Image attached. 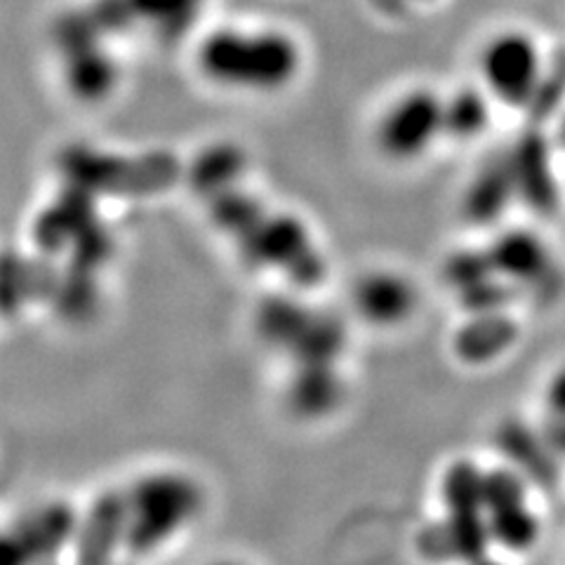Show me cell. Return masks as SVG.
<instances>
[{
  "instance_id": "obj_12",
  "label": "cell",
  "mask_w": 565,
  "mask_h": 565,
  "mask_svg": "<svg viewBox=\"0 0 565 565\" xmlns=\"http://www.w3.org/2000/svg\"><path fill=\"white\" fill-rule=\"evenodd\" d=\"M500 444L511 459V467H516L523 476H527V481H546L550 476H554V465H552V455L556 448L552 446V440L544 438L540 440L533 431H525L521 427H509L502 429L500 434Z\"/></svg>"
},
{
  "instance_id": "obj_15",
  "label": "cell",
  "mask_w": 565,
  "mask_h": 565,
  "mask_svg": "<svg viewBox=\"0 0 565 565\" xmlns=\"http://www.w3.org/2000/svg\"><path fill=\"white\" fill-rule=\"evenodd\" d=\"M494 274L498 271L492 267L488 247L486 250H459L446 262V280L457 295Z\"/></svg>"
},
{
  "instance_id": "obj_16",
  "label": "cell",
  "mask_w": 565,
  "mask_h": 565,
  "mask_svg": "<svg viewBox=\"0 0 565 565\" xmlns=\"http://www.w3.org/2000/svg\"><path fill=\"white\" fill-rule=\"evenodd\" d=\"M544 413H546V427H556L565 422V365H561L556 373L546 380L544 386Z\"/></svg>"
},
{
  "instance_id": "obj_10",
  "label": "cell",
  "mask_w": 565,
  "mask_h": 565,
  "mask_svg": "<svg viewBox=\"0 0 565 565\" xmlns=\"http://www.w3.org/2000/svg\"><path fill=\"white\" fill-rule=\"evenodd\" d=\"M193 502L191 490L174 481H149L139 492V521L132 527L139 544H153L180 525Z\"/></svg>"
},
{
  "instance_id": "obj_19",
  "label": "cell",
  "mask_w": 565,
  "mask_h": 565,
  "mask_svg": "<svg viewBox=\"0 0 565 565\" xmlns=\"http://www.w3.org/2000/svg\"><path fill=\"white\" fill-rule=\"evenodd\" d=\"M413 3H434V0H413Z\"/></svg>"
},
{
  "instance_id": "obj_11",
  "label": "cell",
  "mask_w": 565,
  "mask_h": 565,
  "mask_svg": "<svg viewBox=\"0 0 565 565\" xmlns=\"http://www.w3.org/2000/svg\"><path fill=\"white\" fill-rule=\"evenodd\" d=\"M356 307L373 326H398L415 313L417 290L398 274H373L359 282Z\"/></svg>"
},
{
  "instance_id": "obj_3",
  "label": "cell",
  "mask_w": 565,
  "mask_h": 565,
  "mask_svg": "<svg viewBox=\"0 0 565 565\" xmlns=\"http://www.w3.org/2000/svg\"><path fill=\"white\" fill-rule=\"evenodd\" d=\"M483 473L469 459H455L440 481V498H444L446 519L438 527L429 530L431 554L444 550L446 556L467 561H479L486 556L490 542Z\"/></svg>"
},
{
  "instance_id": "obj_2",
  "label": "cell",
  "mask_w": 565,
  "mask_h": 565,
  "mask_svg": "<svg viewBox=\"0 0 565 565\" xmlns=\"http://www.w3.org/2000/svg\"><path fill=\"white\" fill-rule=\"evenodd\" d=\"M215 217L224 228H232L243 238V247L253 257L286 267L292 276L302 280H316L323 271V262L318 259L311 247V238L290 217H267L262 215L257 203L238 193H226L215 201Z\"/></svg>"
},
{
  "instance_id": "obj_14",
  "label": "cell",
  "mask_w": 565,
  "mask_h": 565,
  "mask_svg": "<svg viewBox=\"0 0 565 565\" xmlns=\"http://www.w3.org/2000/svg\"><path fill=\"white\" fill-rule=\"evenodd\" d=\"M490 542L504 552H527L540 537V521L530 502L488 511Z\"/></svg>"
},
{
  "instance_id": "obj_13",
  "label": "cell",
  "mask_w": 565,
  "mask_h": 565,
  "mask_svg": "<svg viewBox=\"0 0 565 565\" xmlns=\"http://www.w3.org/2000/svg\"><path fill=\"white\" fill-rule=\"evenodd\" d=\"M492 97L481 87H465L446 99V135L457 141L479 139L490 126Z\"/></svg>"
},
{
  "instance_id": "obj_5",
  "label": "cell",
  "mask_w": 565,
  "mask_h": 565,
  "mask_svg": "<svg viewBox=\"0 0 565 565\" xmlns=\"http://www.w3.org/2000/svg\"><path fill=\"white\" fill-rule=\"evenodd\" d=\"M446 135V99L431 90L405 93L380 120V149L394 161H415Z\"/></svg>"
},
{
  "instance_id": "obj_7",
  "label": "cell",
  "mask_w": 565,
  "mask_h": 565,
  "mask_svg": "<svg viewBox=\"0 0 565 565\" xmlns=\"http://www.w3.org/2000/svg\"><path fill=\"white\" fill-rule=\"evenodd\" d=\"M509 163L514 172L516 196L535 215L550 217L558 210L561 191L552 161V147L537 130H530L509 149Z\"/></svg>"
},
{
  "instance_id": "obj_8",
  "label": "cell",
  "mask_w": 565,
  "mask_h": 565,
  "mask_svg": "<svg viewBox=\"0 0 565 565\" xmlns=\"http://www.w3.org/2000/svg\"><path fill=\"white\" fill-rule=\"evenodd\" d=\"M519 323L507 311L469 313L467 321L455 332L452 351L462 363L483 367L507 356L519 342Z\"/></svg>"
},
{
  "instance_id": "obj_17",
  "label": "cell",
  "mask_w": 565,
  "mask_h": 565,
  "mask_svg": "<svg viewBox=\"0 0 565 565\" xmlns=\"http://www.w3.org/2000/svg\"><path fill=\"white\" fill-rule=\"evenodd\" d=\"M546 438L552 440V446L556 448V452L565 455V422L556 424V427H546Z\"/></svg>"
},
{
  "instance_id": "obj_1",
  "label": "cell",
  "mask_w": 565,
  "mask_h": 565,
  "mask_svg": "<svg viewBox=\"0 0 565 565\" xmlns=\"http://www.w3.org/2000/svg\"><path fill=\"white\" fill-rule=\"evenodd\" d=\"M196 64L201 74L217 85L271 93L295 81L302 52L286 31L224 26L201 41Z\"/></svg>"
},
{
  "instance_id": "obj_4",
  "label": "cell",
  "mask_w": 565,
  "mask_h": 565,
  "mask_svg": "<svg viewBox=\"0 0 565 565\" xmlns=\"http://www.w3.org/2000/svg\"><path fill=\"white\" fill-rule=\"evenodd\" d=\"M550 71L540 43L523 29H502L488 35L479 50L483 90L504 106L527 109Z\"/></svg>"
},
{
  "instance_id": "obj_18",
  "label": "cell",
  "mask_w": 565,
  "mask_h": 565,
  "mask_svg": "<svg viewBox=\"0 0 565 565\" xmlns=\"http://www.w3.org/2000/svg\"><path fill=\"white\" fill-rule=\"evenodd\" d=\"M556 139H558V147H563V149H565V111L561 114V122H558Z\"/></svg>"
},
{
  "instance_id": "obj_6",
  "label": "cell",
  "mask_w": 565,
  "mask_h": 565,
  "mask_svg": "<svg viewBox=\"0 0 565 565\" xmlns=\"http://www.w3.org/2000/svg\"><path fill=\"white\" fill-rule=\"evenodd\" d=\"M488 255L494 271L519 292L552 299L563 288V274L552 247L527 228H507L492 238Z\"/></svg>"
},
{
  "instance_id": "obj_9",
  "label": "cell",
  "mask_w": 565,
  "mask_h": 565,
  "mask_svg": "<svg viewBox=\"0 0 565 565\" xmlns=\"http://www.w3.org/2000/svg\"><path fill=\"white\" fill-rule=\"evenodd\" d=\"M511 201H519L514 172H511L509 151L486 161L465 191L462 212L473 226H488L498 222Z\"/></svg>"
}]
</instances>
